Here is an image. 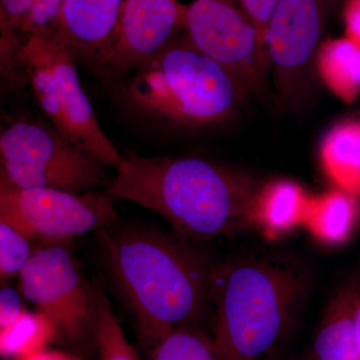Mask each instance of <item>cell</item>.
<instances>
[{
  "instance_id": "6da1fadb",
  "label": "cell",
  "mask_w": 360,
  "mask_h": 360,
  "mask_svg": "<svg viewBox=\"0 0 360 360\" xmlns=\"http://www.w3.org/2000/svg\"><path fill=\"white\" fill-rule=\"evenodd\" d=\"M106 276L134 319L142 347L198 323L210 304L213 262L180 234L120 224L96 232Z\"/></svg>"
},
{
  "instance_id": "7a4b0ae2",
  "label": "cell",
  "mask_w": 360,
  "mask_h": 360,
  "mask_svg": "<svg viewBox=\"0 0 360 360\" xmlns=\"http://www.w3.org/2000/svg\"><path fill=\"white\" fill-rule=\"evenodd\" d=\"M108 193L158 213L191 240L255 224L262 188L243 172L198 156L123 155Z\"/></svg>"
},
{
  "instance_id": "3957f363",
  "label": "cell",
  "mask_w": 360,
  "mask_h": 360,
  "mask_svg": "<svg viewBox=\"0 0 360 360\" xmlns=\"http://www.w3.org/2000/svg\"><path fill=\"white\" fill-rule=\"evenodd\" d=\"M110 87L127 120L162 134L224 124L236 115L248 96L229 71L198 51L184 32Z\"/></svg>"
},
{
  "instance_id": "277c9868",
  "label": "cell",
  "mask_w": 360,
  "mask_h": 360,
  "mask_svg": "<svg viewBox=\"0 0 360 360\" xmlns=\"http://www.w3.org/2000/svg\"><path fill=\"white\" fill-rule=\"evenodd\" d=\"M309 274L288 258L238 255L213 262V340L224 360H269L307 297Z\"/></svg>"
},
{
  "instance_id": "5b68a950",
  "label": "cell",
  "mask_w": 360,
  "mask_h": 360,
  "mask_svg": "<svg viewBox=\"0 0 360 360\" xmlns=\"http://www.w3.org/2000/svg\"><path fill=\"white\" fill-rule=\"evenodd\" d=\"M15 61L47 122L96 160L117 167L123 155L99 123L70 52L53 37L30 35L21 40Z\"/></svg>"
},
{
  "instance_id": "8992f818",
  "label": "cell",
  "mask_w": 360,
  "mask_h": 360,
  "mask_svg": "<svg viewBox=\"0 0 360 360\" xmlns=\"http://www.w3.org/2000/svg\"><path fill=\"white\" fill-rule=\"evenodd\" d=\"M108 167L49 122L20 117L2 127L1 184L89 193L105 184Z\"/></svg>"
},
{
  "instance_id": "52a82bcc",
  "label": "cell",
  "mask_w": 360,
  "mask_h": 360,
  "mask_svg": "<svg viewBox=\"0 0 360 360\" xmlns=\"http://www.w3.org/2000/svg\"><path fill=\"white\" fill-rule=\"evenodd\" d=\"M335 0H279L265 37L276 104L300 112L314 91L317 59Z\"/></svg>"
},
{
  "instance_id": "ba28073f",
  "label": "cell",
  "mask_w": 360,
  "mask_h": 360,
  "mask_svg": "<svg viewBox=\"0 0 360 360\" xmlns=\"http://www.w3.org/2000/svg\"><path fill=\"white\" fill-rule=\"evenodd\" d=\"M20 291L72 345L94 338L101 288L85 276L68 243L37 246L18 276Z\"/></svg>"
},
{
  "instance_id": "9c48e42d",
  "label": "cell",
  "mask_w": 360,
  "mask_h": 360,
  "mask_svg": "<svg viewBox=\"0 0 360 360\" xmlns=\"http://www.w3.org/2000/svg\"><path fill=\"white\" fill-rule=\"evenodd\" d=\"M184 32L206 56L229 71L248 96H269L266 47L236 0H193L184 6Z\"/></svg>"
},
{
  "instance_id": "30bf717a",
  "label": "cell",
  "mask_w": 360,
  "mask_h": 360,
  "mask_svg": "<svg viewBox=\"0 0 360 360\" xmlns=\"http://www.w3.org/2000/svg\"><path fill=\"white\" fill-rule=\"evenodd\" d=\"M108 193L56 188H18L0 184V220L40 245L68 243L117 222Z\"/></svg>"
},
{
  "instance_id": "8fae6325",
  "label": "cell",
  "mask_w": 360,
  "mask_h": 360,
  "mask_svg": "<svg viewBox=\"0 0 360 360\" xmlns=\"http://www.w3.org/2000/svg\"><path fill=\"white\" fill-rule=\"evenodd\" d=\"M179 0H124L115 37L96 75L110 85L155 56L184 32Z\"/></svg>"
},
{
  "instance_id": "7c38bea8",
  "label": "cell",
  "mask_w": 360,
  "mask_h": 360,
  "mask_svg": "<svg viewBox=\"0 0 360 360\" xmlns=\"http://www.w3.org/2000/svg\"><path fill=\"white\" fill-rule=\"evenodd\" d=\"M124 0H65L53 39L96 73L110 49Z\"/></svg>"
},
{
  "instance_id": "4fadbf2b",
  "label": "cell",
  "mask_w": 360,
  "mask_h": 360,
  "mask_svg": "<svg viewBox=\"0 0 360 360\" xmlns=\"http://www.w3.org/2000/svg\"><path fill=\"white\" fill-rule=\"evenodd\" d=\"M360 286L348 283L329 302L315 335L309 360H360L356 338Z\"/></svg>"
},
{
  "instance_id": "5bb4252c",
  "label": "cell",
  "mask_w": 360,
  "mask_h": 360,
  "mask_svg": "<svg viewBox=\"0 0 360 360\" xmlns=\"http://www.w3.org/2000/svg\"><path fill=\"white\" fill-rule=\"evenodd\" d=\"M324 170L340 189L360 196V120L341 123L322 143Z\"/></svg>"
},
{
  "instance_id": "9a60e30c",
  "label": "cell",
  "mask_w": 360,
  "mask_h": 360,
  "mask_svg": "<svg viewBox=\"0 0 360 360\" xmlns=\"http://www.w3.org/2000/svg\"><path fill=\"white\" fill-rule=\"evenodd\" d=\"M310 203L302 189L288 180L262 187L255 208V224L267 233L279 234L305 221Z\"/></svg>"
},
{
  "instance_id": "2e32d148",
  "label": "cell",
  "mask_w": 360,
  "mask_h": 360,
  "mask_svg": "<svg viewBox=\"0 0 360 360\" xmlns=\"http://www.w3.org/2000/svg\"><path fill=\"white\" fill-rule=\"evenodd\" d=\"M359 217L357 196L340 191L324 194L309 206L305 224L328 245H340L352 236Z\"/></svg>"
},
{
  "instance_id": "e0dca14e",
  "label": "cell",
  "mask_w": 360,
  "mask_h": 360,
  "mask_svg": "<svg viewBox=\"0 0 360 360\" xmlns=\"http://www.w3.org/2000/svg\"><path fill=\"white\" fill-rule=\"evenodd\" d=\"M317 71L336 96L354 101L360 94V41L348 37L322 44Z\"/></svg>"
},
{
  "instance_id": "ac0fdd59",
  "label": "cell",
  "mask_w": 360,
  "mask_h": 360,
  "mask_svg": "<svg viewBox=\"0 0 360 360\" xmlns=\"http://www.w3.org/2000/svg\"><path fill=\"white\" fill-rule=\"evenodd\" d=\"M58 336V328L47 315L25 310L14 323L0 329V354L6 359H20L45 349Z\"/></svg>"
},
{
  "instance_id": "d6986e66",
  "label": "cell",
  "mask_w": 360,
  "mask_h": 360,
  "mask_svg": "<svg viewBox=\"0 0 360 360\" xmlns=\"http://www.w3.org/2000/svg\"><path fill=\"white\" fill-rule=\"evenodd\" d=\"M149 360H224L212 336L198 323L172 329L153 345Z\"/></svg>"
},
{
  "instance_id": "ffe728a7",
  "label": "cell",
  "mask_w": 360,
  "mask_h": 360,
  "mask_svg": "<svg viewBox=\"0 0 360 360\" xmlns=\"http://www.w3.org/2000/svg\"><path fill=\"white\" fill-rule=\"evenodd\" d=\"M94 338L98 349L99 360H141L127 340L120 319L103 290L99 296Z\"/></svg>"
},
{
  "instance_id": "44dd1931",
  "label": "cell",
  "mask_w": 360,
  "mask_h": 360,
  "mask_svg": "<svg viewBox=\"0 0 360 360\" xmlns=\"http://www.w3.org/2000/svg\"><path fill=\"white\" fill-rule=\"evenodd\" d=\"M33 240L13 225L0 220V279L6 283L18 276L37 248H33Z\"/></svg>"
},
{
  "instance_id": "7402d4cb",
  "label": "cell",
  "mask_w": 360,
  "mask_h": 360,
  "mask_svg": "<svg viewBox=\"0 0 360 360\" xmlns=\"http://www.w3.org/2000/svg\"><path fill=\"white\" fill-rule=\"evenodd\" d=\"M65 0H35L20 30L22 37H52L60 18Z\"/></svg>"
},
{
  "instance_id": "603a6c76",
  "label": "cell",
  "mask_w": 360,
  "mask_h": 360,
  "mask_svg": "<svg viewBox=\"0 0 360 360\" xmlns=\"http://www.w3.org/2000/svg\"><path fill=\"white\" fill-rule=\"evenodd\" d=\"M34 1L35 0H0L1 34H20L21 27L32 11Z\"/></svg>"
},
{
  "instance_id": "cb8c5ba5",
  "label": "cell",
  "mask_w": 360,
  "mask_h": 360,
  "mask_svg": "<svg viewBox=\"0 0 360 360\" xmlns=\"http://www.w3.org/2000/svg\"><path fill=\"white\" fill-rule=\"evenodd\" d=\"M236 1L255 25L260 39L265 45L267 27L279 0H236Z\"/></svg>"
},
{
  "instance_id": "d4e9b609",
  "label": "cell",
  "mask_w": 360,
  "mask_h": 360,
  "mask_svg": "<svg viewBox=\"0 0 360 360\" xmlns=\"http://www.w3.org/2000/svg\"><path fill=\"white\" fill-rule=\"evenodd\" d=\"M23 295L11 286H2L0 290V329L11 326L25 314Z\"/></svg>"
},
{
  "instance_id": "484cf974",
  "label": "cell",
  "mask_w": 360,
  "mask_h": 360,
  "mask_svg": "<svg viewBox=\"0 0 360 360\" xmlns=\"http://www.w3.org/2000/svg\"><path fill=\"white\" fill-rule=\"evenodd\" d=\"M348 37L360 41V0H349L345 11Z\"/></svg>"
},
{
  "instance_id": "4316f807",
  "label": "cell",
  "mask_w": 360,
  "mask_h": 360,
  "mask_svg": "<svg viewBox=\"0 0 360 360\" xmlns=\"http://www.w3.org/2000/svg\"><path fill=\"white\" fill-rule=\"evenodd\" d=\"M16 360H79L72 355L65 354L61 352H54V350L45 349L35 352V354L27 355V356L21 357Z\"/></svg>"
},
{
  "instance_id": "83f0119b",
  "label": "cell",
  "mask_w": 360,
  "mask_h": 360,
  "mask_svg": "<svg viewBox=\"0 0 360 360\" xmlns=\"http://www.w3.org/2000/svg\"><path fill=\"white\" fill-rule=\"evenodd\" d=\"M355 324H356L357 345H359V352L360 355V300L359 305H357L356 315H355Z\"/></svg>"
},
{
  "instance_id": "f1b7e54d",
  "label": "cell",
  "mask_w": 360,
  "mask_h": 360,
  "mask_svg": "<svg viewBox=\"0 0 360 360\" xmlns=\"http://www.w3.org/2000/svg\"><path fill=\"white\" fill-rule=\"evenodd\" d=\"M269 360H286V359H278V357H277V354H276V355H274V357H271V359H269Z\"/></svg>"
}]
</instances>
